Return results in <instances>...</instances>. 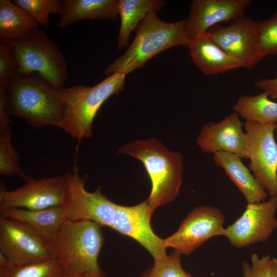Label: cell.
<instances>
[{
  "label": "cell",
  "instance_id": "28",
  "mask_svg": "<svg viewBox=\"0 0 277 277\" xmlns=\"http://www.w3.org/2000/svg\"><path fill=\"white\" fill-rule=\"evenodd\" d=\"M180 256L181 254L172 251L165 259L154 263L141 277H188V273L182 268Z\"/></svg>",
  "mask_w": 277,
  "mask_h": 277
},
{
  "label": "cell",
  "instance_id": "1",
  "mask_svg": "<svg viewBox=\"0 0 277 277\" xmlns=\"http://www.w3.org/2000/svg\"><path fill=\"white\" fill-rule=\"evenodd\" d=\"M0 93L9 115L24 119L35 128H61L65 110L62 89L37 74H17L6 85H0Z\"/></svg>",
  "mask_w": 277,
  "mask_h": 277
},
{
  "label": "cell",
  "instance_id": "32",
  "mask_svg": "<svg viewBox=\"0 0 277 277\" xmlns=\"http://www.w3.org/2000/svg\"><path fill=\"white\" fill-rule=\"evenodd\" d=\"M271 277H277V260L272 259Z\"/></svg>",
  "mask_w": 277,
  "mask_h": 277
},
{
  "label": "cell",
  "instance_id": "17",
  "mask_svg": "<svg viewBox=\"0 0 277 277\" xmlns=\"http://www.w3.org/2000/svg\"><path fill=\"white\" fill-rule=\"evenodd\" d=\"M192 60L206 75H214L241 67L215 42L208 31L197 35L188 46Z\"/></svg>",
  "mask_w": 277,
  "mask_h": 277
},
{
  "label": "cell",
  "instance_id": "16",
  "mask_svg": "<svg viewBox=\"0 0 277 277\" xmlns=\"http://www.w3.org/2000/svg\"><path fill=\"white\" fill-rule=\"evenodd\" d=\"M250 0H194L187 20L190 42L223 22H232L244 16Z\"/></svg>",
  "mask_w": 277,
  "mask_h": 277
},
{
  "label": "cell",
  "instance_id": "25",
  "mask_svg": "<svg viewBox=\"0 0 277 277\" xmlns=\"http://www.w3.org/2000/svg\"><path fill=\"white\" fill-rule=\"evenodd\" d=\"M69 275L53 258L24 265L8 264L0 268V277H68Z\"/></svg>",
  "mask_w": 277,
  "mask_h": 277
},
{
  "label": "cell",
  "instance_id": "18",
  "mask_svg": "<svg viewBox=\"0 0 277 277\" xmlns=\"http://www.w3.org/2000/svg\"><path fill=\"white\" fill-rule=\"evenodd\" d=\"M213 160L236 185L247 203L266 201L268 193L260 185L239 156L227 152L220 151L213 154Z\"/></svg>",
  "mask_w": 277,
  "mask_h": 277
},
{
  "label": "cell",
  "instance_id": "5",
  "mask_svg": "<svg viewBox=\"0 0 277 277\" xmlns=\"http://www.w3.org/2000/svg\"><path fill=\"white\" fill-rule=\"evenodd\" d=\"M125 76L114 73L93 87L77 85L63 89L65 110L61 129L78 141L90 138L98 111L108 98L124 89Z\"/></svg>",
  "mask_w": 277,
  "mask_h": 277
},
{
  "label": "cell",
  "instance_id": "4",
  "mask_svg": "<svg viewBox=\"0 0 277 277\" xmlns=\"http://www.w3.org/2000/svg\"><path fill=\"white\" fill-rule=\"evenodd\" d=\"M135 36L126 51L104 70L108 76L114 73L126 75L160 52L176 46L188 47L186 19L176 22L161 20L156 12L149 13L141 22Z\"/></svg>",
  "mask_w": 277,
  "mask_h": 277
},
{
  "label": "cell",
  "instance_id": "19",
  "mask_svg": "<svg viewBox=\"0 0 277 277\" xmlns=\"http://www.w3.org/2000/svg\"><path fill=\"white\" fill-rule=\"evenodd\" d=\"M119 0H61L57 27H66L86 19L114 21Z\"/></svg>",
  "mask_w": 277,
  "mask_h": 277
},
{
  "label": "cell",
  "instance_id": "20",
  "mask_svg": "<svg viewBox=\"0 0 277 277\" xmlns=\"http://www.w3.org/2000/svg\"><path fill=\"white\" fill-rule=\"evenodd\" d=\"M1 217L21 222L45 240L51 236L64 222L62 206L39 210L13 208L0 211Z\"/></svg>",
  "mask_w": 277,
  "mask_h": 277
},
{
  "label": "cell",
  "instance_id": "6",
  "mask_svg": "<svg viewBox=\"0 0 277 277\" xmlns=\"http://www.w3.org/2000/svg\"><path fill=\"white\" fill-rule=\"evenodd\" d=\"M1 42L11 47L18 74H37L54 88H65L68 77L66 61L57 45L39 28L20 38Z\"/></svg>",
  "mask_w": 277,
  "mask_h": 277
},
{
  "label": "cell",
  "instance_id": "34",
  "mask_svg": "<svg viewBox=\"0 0 277 277\" xmlns=\"http://www.w3.org/2000/svg\"><path fill=\"white\" fill-rule=\"evenodd\" d=\"M188 277H192V276L188 273Z\"/></svg>",
  "mask_w": 277,
  "mask_h": 277
},
{
  "label": "cell",
  "instance_id": "24",
  "mask_svg": "<svg viewBox=\"0 0 277 277\" xmlns=\"http://www.w3.org/2000/svg\"><path fill=\"white\" fill-rule=\"evenodd\" d=\"M11 123H0V173L16 176L25 181L29 177L19 165L20 156L12 144Z\"/></svg>",
  "mask_w": 277,
  "mask_h": 277
},
{
  "label": "cell",
  "instance_id": "11",
  "mask_svg": "<svg viewBox=\"0 0 277 277\" xmlns=\"http://www.w3.org/2000/svg\"><path fill=\"white\" fill-rule=\"evenodd\" d=\"M66 184L64 175L34 179L29 176L25 184L12 190L0 187V211L13 208L39 210L61 206Z\"/></svg>",
  "mask_w": 277,
  "mask_h": 277
},
{
  "label": "cell",
  "instance_id": "2",
  "mask_svg": "<svg viewBox=\"0 0 277 277\" xmlns=\"http://www.w3.org/2000/svg\"><path fill=\"white\" fill-rule=\"evenodd\" d=\"M102 227L92 221H65L45 240L52 258L69 275L90 274L105 277L98 263L104 243Z\"/></svg>",
  "mask_w": 277,
  "mask_h": 277
},
{
  "label": "cell",
  "instance_id": "31",
  "mask_svg": "<svg viewBox=\"0 0 277 277\" xmlns=\"http://www.w3.org/2000/svg\"><path fill=\"white\" fill-rule=\"evenodd\" d=\"M254 85L258 89L267 92L272 99H277V77L260 80Z\"/></svg>",
  "mask_w": 277,
  "mask_h": 277
},
{
  "label": "cell",
  "instance_id": "3",
  "mask_svg": "<svg viewBox=\"0 0 277 277\" xmlns=\"http://www.w3.org/2000/svg\"><path fill=\"white\" fill-rule=\"evenodd\" d=\"M118 153L131 156L142 162L151 183L147 200L154 211L173 202L182 183L184 163L179 152L170 151L159 140H137L121 147Z\"/></svg>",
  "mask_w": 277,
  "mask_h": 277
},
{
  "label": "cell",
  "instance_id": "26",
  "mask_svg": "<svg viewBox=\"0 0 277 277\" xmlns=\"http://www.w3.org/2000/svg\"><path fill=\"white\" fill-rule=\"evenodd\" d=\"M255 29L262 59L277 53V12L267 19L255 22Z\"/></svg>",
  "mask_w": 277,
  "mask_h": 277
},
{
  "label": "cell",
  "instance_id": "9",
  "mask_svg": "<svg viewBox=\"0 0 277 277\" xmlns=\"http://www.w3.org/2000/svg\"><path fill=\"white\" fill-rule=\"evenodd\" d=\"M224 222L219 208L209 205L197 207L184 219L175 232L164 239L165 245L181 254L189 255L211 238L224 236Z\"/></svg>",
  "mask_w": 277,
  "mask_h": 277
},
{
  "label": "cell",
  "instance_id": "30",
  "mask_svg": "<svg viewBox=\"0 0 277 277\" xmlns=\"http://www.w3.org/2000/svg\"><path fill=\"white\" fill-rule=\"evenodd\" d=\"M251 261V265L243 263V277H271L272 259L269 255L260 257L253 253Z\"/></svg>",
  "mask_w": 277,
  "mask_h": 277
},
{
  "label": "cell",
  "instance_id": "29",
  "mask_svg": "<svg viewBox=\"0 0 277 277\" xmlns=\"http://www.w3.org/2000/svg\"><path fill=\"white\" fill-rule=\"evenodd\" d=\"M18 74V64L11 47L6 43L1 42L0 85H6Z\"/></svg>",
  "mask_w": 277,
  "mask_h": 277
},
{
  "label": "cell",
  "instance_id": "7",
  "mask_svg": "<svg viewBox=\"0 0 277 277\" xmlns=\"http://www.w3.org/2000/svg\"><path fill=\"white\" fill-rule=\"evenodd\" d=\"M65 176V195L61 205L64 221H92L111 227L117 204L102 194L101 186L92 192L88 191L85 183L88 175H81L76 164Z\"/></svg>",
  "mask_w": 277,
  "mask_h": 277
},
{
  "label": "cell",
  "instance_id": "33",
  "mask_svg": "<svg viewBox=\"0 0 277 277\" xmlns=\"http://www.w3.org/2000/svg\"><path fill=\"white\" fill-rule=\"evenodd\" d=\"M68 277H103L90 274H80L69 275Z\"/></svg>",
  "mask_w": 277,
  "mask_h": 277
},
{
  "label": "cell",
  "instance_id": "23",
  "mask_svg": "<svg viewBox=\"0 0 277 277\" xmlns=\"http://www.w3.org/2000/svg\"><path fill=\"white\" fill-rule=\"evenodd\" d=\"M269 97L266 91L256 95L241 96L233 106L234 112L246 121L277 124V102L272 101Z\"/></svg>",
  "mask_w": 277,
  "mask_h": 277
},
{
  "label": "cell",
  "instance_id": "10",
  "mask_svg": "<svg viewBox=\"0 0 277 277\" xmlns=\"http://www.w3.org/2000/svg\"><path fill=\"white\" fill-rule=\"evenodd\" d=\"M0 253L14 266L53 258L45 240L36 231L21 222L3 217H0Z\"/></svg>",
  "mask_w": 277,
  "mask_h": 277
},
{
  "label": "cell",
  "instance_id": "12",
  "mask_svg": "<svg viewBox=\"0 0 277 277\" xmlns=\"http://www.w3.org/2000/svg\"><path fill=\"white\" fill-rule=\"evenodd\" d=\"M276 210L277 197L248 203L242 215L225 228L224 236L238 248L265 242L277 228Z\"/></svg>",
  "mask_w": 277,
  "mask_h": 277
},
{
  "label": "cell",
  "instance_id": "13",
  "mask_svg": "<svg viewBox=\"0 0 277 277\" xmlns=\"http://www.w3.org/2000/svg\"><path fill=\"white\" fill-rule=\"evenodd\" d=\"M153 212L147 200L132 206L117 204L111 228L136 240L156 263L168 255L164 239L157 236L151 228L150 219Z\"/></svg>",
  "mask_w": 277,
  "mask_h": 277
},
{
  "label": "cell",
  "instance_id": "8",
  "mask_svg": "<svg viewBox=\"0 0 277 277\" xmlns=\"http://www.w3.org/2000/svg\"><path fill=\"white\" fill-rule=\"evenodd\" d=\"M249 145V168L270 197H277V124L246 121L244 124Z\"/></svg>",
  "mask_w": 277,
  "mask_h": 277
},
{
  "label": "cell",
  "instance_id": "15",
  "mask_svg": "<svg viewBox=\"0 0 277 277\" xmlns=\"http://www.w3.org/2000/svg\"><path fill=\"white\" fill-rule=\"evenodd\" d=\"M243 126L240 116L234 112L219 122L203 125L196 144L205 153L224 151L248 159V141Z\"/></svg>",
  "mask_w": 277,
  "mask_h": 277
},
{
  "label": "cell",
  "instance_id": "14",
  "mask_svg": "<svg viewBox=\"0 0 277 277\" xmlns=\"http://www.w3.org/2000/svg\"><path fill=\"white\" fill-rule=\"evenodd\" d=\"M215 42L241 67L253 68L262 60L259 51L255 22L244 16L227 26L215 25L208 31Z\"/></svg>",
  "mask_w": 277,
  "mask_h": 277
},
{
  "label": "cell",
  "instance_id": "21",
  "mask_svg": "<svg viewBox=\"0 0 277 277\" xmlns=\"http://www.w3.org/2000/svg\"><path fill=\"white\" fill-rule=\"evenodd\" d=\"M165 4L163 0H119L121 25L117 38V49L122 50L127 47L131 32L136 30L149 13L159 12Z\"/></svg>",
  "mask_w": 277,
  "mask_h": 277
},
{
  "label": "cell",
  "instance_id": "27",
  "mask_svg": "<svg viewBox=\"0 0 277 277\" xmlns=\"http://www.w3.org/2000/svg\"><path fill=\"white\" fill-rule=\"evenodd\" d=\"M13 2L43 27H48L50 14H60L61 11L58 0H13Z\"/></svg>",
  "mask_w": 277,
  "mask_h": 277
},
{
  "label": "cell",
  "instance_id": "22",
  "mask_svg": "<svg viewBox=\"0 0 277 277\" xmlns=\"http://www.w3.org/2000/svg\"><path fill=\"white\" fill-rule=\"evenodd\" d=\"M39 27L24 10L10 0H0V40L20 38Z\"/></svg>",
  "mask_w": 277,
  "mask_h": 277
}]
</instances>
